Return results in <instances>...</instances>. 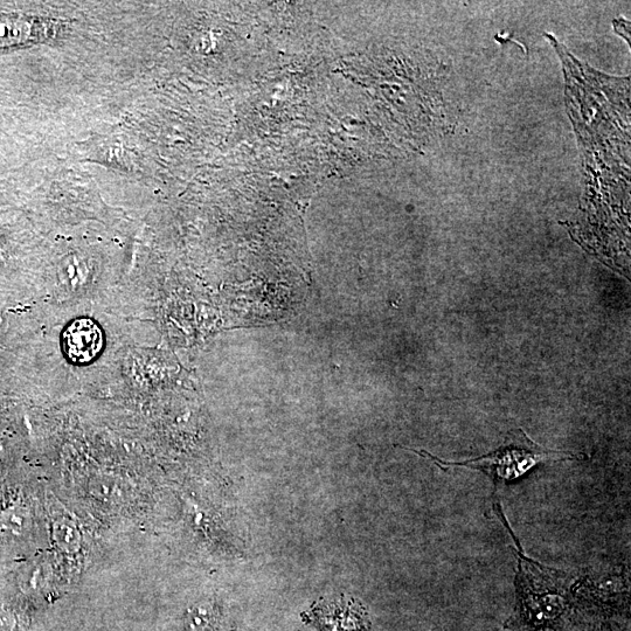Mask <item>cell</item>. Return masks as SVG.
Wrapping results in <instances>:
<instances>
[{
    "label": "cell",
    "mask_w": 631,
    "mask_h": 631,
    "mask_svg": "<svg viewBox=\"0 0 631 631\" xmlns=\"http://www.w3.org/2000/svg\"><path fill=\"white\" fill-rule=\"evenodd\" d=\"M405 449L433 461L436 466L445 471L453 468L480 470L492 478L495 484L517 480L540 463L580 459L579 455L559 452V450H551L538 445L522 429L510 433L505 445L495 452L466 462L443 461L439 457L425 452V450Z\"/></svg>",
    "instance_id": "cell-1"
},
{
    "label": "cell",
    "mask_w": 631,
    "mask_h": 631,
    "mask_svg": "<svg viewBox=\"0 0 631 631\" xmlns=\"http://www.w3.org/2000/svg\"><path fill=\"white\" fill-rule=\"evenodd\" d=\"M304 619L321 631H373L363 603L346 596L315 603Z\"/></svg>",
    "instance_id": "cell-2"
},
{
    "label": "cell",
    "mask_w": 631,
    "mask_h": 631,
    "mask_svg": "<svg viewBox=\"0 0 631 631\" xmlns=\"http://www.w3.org/2000/svg\"><path fill=\"white\" fill-rule=\"evenodd\" d=\"M66 355L73 363L86 364L99 355L102 332L96 323L81 318L67 328L64 335Z\"/></svg>",
    "instance_id": "cell-3"
},
{
    "label": "cell",
    "mask_w": 631,
    "mask_h": 631,
    "mask_svg": "<svg viewBox=\"0 0 631 631\" xmlns=\"http://www.w3.org/2000/svg\"><path fill=\"white\" fill-rule=\"evenodd\" d=\"M186 624L190 631H220L219 609L212 603H199L187 612Z\"/></svg>",
    "instance_id": "cell-4"
},
{
    "label": "cell",
    "mask_w": 631,
    "mask_h": 631,
    "mask_svg": "<svg viewBox=\"0 0 631 631\" xmlns=\"http://www.w3.org/2000/svg\"><path fill=\"white\" fill-rule=\"evenodd\" d=\"M6 29H8V25H5V32H6ZM4 37L5 38L8 37V34L4 33Z\"/></svg>",
    "instance_id": "cell-5"
}]
</instances>
